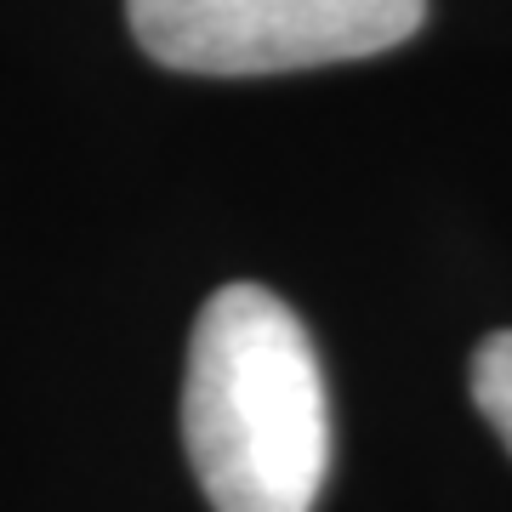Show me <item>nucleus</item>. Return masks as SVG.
<instances>
[{
	"mask_svg": "<svg viewBox=\"0 0 512 512\" xmlns=\"http://www.w3.org/2000/svg\"><path fill=\"white\" fill-rule=\"evenodd\" d=\"M183 444L217 512H313L330 467V404L308 330L274 291L222 285L200 308Z\"/></svg>",
	"mask_w": 512,
	"mask_h": 512,
	"instance_id": "f257e3e1",
	"label": "nucleus"
},
{
	"mask_svg": "<svg viewBox=\"0 0 512 512\" xmlns=\"http://www.w3.org/2000/svg\"><path fill=\"white\" fill-rule=\"evenodd\" d=\"M131 35L183 74H285L393 52L427 0H126Z\"/></svg>",
	"mask_w": 512,
	"mask_h": 512,
	"instance_id": "f03ea898",
	"label": "nucleus"
},
{
	"mask_svg": "<svg viewBox=\"0 0 512 512\" xmlns=\"http://www.w3.org/2000/svg\"><path fill=\"white\" fill-rule=\"evenodd\" d=\"M473 399L484 421L501 433V444L512 450V330H495L473 353Z\"/></svg>",
	"mask_w": 512,
	"mask_h": 512,
	"instance_id": "7ed1b4c3",
	"label": "nucleus"
}]
</instances>
